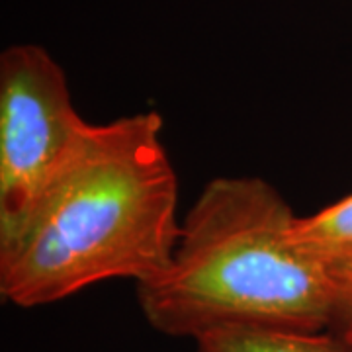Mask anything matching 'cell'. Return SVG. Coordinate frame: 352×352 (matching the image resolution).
Returning <instances> with one entry per match:
<instances>
[{
  "mask_svg": "<svg viewBox=\"0 0 352 352\" xmlns=\"http://www.w3.org/2000/svg\"><path fill=\"white\" fill-rule=\"evenodd\" d=\"M176 206L159 113L92 124L20 239L0 252L2 298L38 307L106 280L149 282L180 237Z\"/></svg>",
  "mask_w": 352,
  "mask_h": 352,
  "instance_id": "6da1fadb",
  "label": "cell"
},
{
  "mask_svg": "<svg viewBox=\"0 0 352 352\" xmlns=\"http://www.w3.org/2000/svg\"><path fill=\"white\" fill-rule=\"evenodd\" d=\"M296 214L256 176L208 182L182 219L168 266L138 284L145 319L170 337L329 331L339 274L289 237Z\"/></svg>",
  "mask_w": 352,
  "mask_h": 352,
  "instance_id": "7a4b0ae2",
  "label": "cell"
},
{
  "mask_svg": "<svg viewBox=\"0 0 352 352\" xmlns=\"http://www.w3.org/2000/svg\"><path fill=\"white\" fill-rule=\"evenodd\" d=\"M92 124L76 112L63 69L39 45L0 57V252L24 233L85 145Z\"/></svg>",
  "mask_w": 352,
  "mask_h": 352,
  "instance_id": "3957f363",
  "label": "cell"
},
{
  "mask_svg": "<svg viewBox=\"0 0 352 352\" xmlns=\"http://www.w3.org/2000/svg\"><path fill=\"white\" fill-rule=\"evenodd\" d=\"M289 237L331 270L352 268V194L307 217L296 215Z\"/></svg>",
  "mask_w": 352,
  "mask_h": 352,
  "instance_id": "277c9868",
  "label": "cell"
},
{
  "mask_svg": "<svg viewBox=\"0 0 352 352\" xmlns=\"http://www.w3.org/2000/svg\"><path fill=\"white\" fill-rule=\"evenodd\" d=\"M196 352H352L331 331H219L196 340Z\"/></svg>",
  "mask_w": 352,
  "mask_h": 352,
  "instance_id": "5b68a950",
  "label": "cell"
},
{
  "mask_svg": "<svg viewBox=\"0 0 352 352\" xmlns=\"http://www.w3.org/2000/svg\"><path fill=\"white\" fill-rule=\"evenodd\" d=\"M339 274V296L329 331L335 333L352 349V268L340 270Z\"/></svg>",
  "mask_w": 352,
  "mask_h": 352,
  "instance_id": "8992f818",
  "label": "cell"
}]
</instances>
